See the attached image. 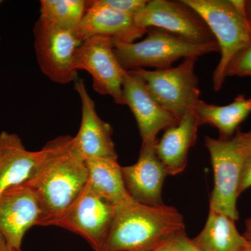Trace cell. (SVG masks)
Wrapping results in <instances>:
<instances>
[{"mask_svg":"<svg viewBox=\"0 0 251 251\" xmlns=\"http://www.w3.org/2000/svg\"><path fill=\"white\" fill-rule=\"evenodd\" d=\"M147 31L137 25L134 18L100 4L98 0L87 1V11L75 29L82 42L94 36H106L114 41L133 43Z\"/></svg>","mask_w":251,"mask_h":251,"instance_id":"obj_15","label":"cell"},{"mask_svg":"<svg viewBox=\"0 0 251 251\" xmlns=\"http://www.w3.org/2000/svg\"><path fill=\"white\" fill-rule=\"evenodd\" d=\"M74 88L80 97L82 105L80 129L73 137L74 149L85 161L89 158L117 161L111 126L99 116L95 103L82 79L77 77L75 79Z\"/></svg>","mask_w":251,"mask_h":251,"instance_id":"obj_12","label":"cell"},{"mask_svg":"<svg viewBox=\"0 0 251 251\" xmlns=\"http://www.w3.org/2000/svg\"><path fill=\"white\" fill-rule=\"evenodd\" d=\"M75 70L88 72L93 80V89L101 95H108L119 105H126L122 82L126 71L117 58L113 39L94 36L84 41L74 59Z\"/></svg>","mask_w":251,"mask_h":251,"instance_id":"obj_9","label":"cell"},{"mask_svg":"<svg viewBox=\"0 0 251 251\" xmlns=\"http://www.w3.org/2000/svg\"><path fill=\"white\" fill-rule=\"evenodd\" d=\"M243 155L242 179L239 194L251 187V130L247 133L237 132Z\"/></svg>","mask_w":251,"mask_h":251,"instance_id":"obj_22","label":"cell"},{"mask_svg":"<svg viewBox=\"0 0 251 251\" xmlns=\"http://www.w3.org/2000/svg\"><path fill=\"white\" fill-rule=\"evenodd\" d=\"M122 90L126 105L129 107L138 124L143 144L156 143L161 130L179 122L157 103L141 79L130 71H126Z\"/></svg>","mask_w":251,"mask_h":251,"instance_id":"obj_13","label":"cell"},{"mask_svg":"<svg viewBox=\"0 0 251 251\" xmlns=\"http://www.w3.org/2000/svg\"><path fill=\"white\" fill-rule=\"evenodd\" d=\"M227 77H251V41L243 50L229 63Z\"/></svg>","mask_w":251,"mask_h":251,"instance_id":"obj_23","label":"cell"},{"mask_svg":"<svg viewBox=\"0 0 251 251\" xmlns=\"http://www.w3.org/2000/svg\"><path fill=\"white\" fill-rule=\"evenodd\" d=\"M42 157V150L29 151L19 135L0 132V200L9 188L30 178Z\"/></svg>","mask_w":251,"mask_h":251,"instance_id":"obj_16","label":"cell"},{"mask_svg":"<svg viewBox=\"0 0 251 251\" xmlns=\"http://www.w3.org/2000/svg\"><path fill=\"white\" fill-rule=\"evenodd\" d=\"M244 251H251V243L249 242V245H248V247L246 248L245 250Z\"/></svg>","mask_w":251,"mask_h":251,"instance_id":"obj_30","label":"cell"},{"mask_svg":"<svg viewBox=\"0 0 251 251\" xmlns=\"http://www.w3.org/2000/svg\"><path fill=\"white\" fill-rule=\"evenodd\" d=\"M146 34L139 42L113 40L115 53L125 71L145 67L168 69L181 58L220 52L216 41L203 44L193 42L156 27L148 28Z\"/></svg>","mask_w":251,"mask_h":251,"instance_id":"obj_4","label":"cell"},{"mask_svg":"<svg viewBox=\"0 0 251 251\" xmlns=\"http://www.w3.org/2000/svg\"><path fill=\"white\" fill-rule=\"evenodd\" d=\"M1 3H2V1H1V0H0V5H1Z\"/></svg>","mask_w":251,"mask_h":251,"instance_id":"obj_31","label":"cell"},{"mask_svg":"<svg viewBox=\"0 0 251 251\" xmlns=\"http://www.w3.org/2000/svg\"><path fill=\"white\" fill-rule=\"evenodd\" d=\"M193 112L198 117L200 126L207 125L219 130L220 138H232L238 127L251 112V97L238 96L228 105H216L200 99Z\"/></svg>","mask_w":251,"mask_h":251,"instance_id":"obj_20","label":"cell"},{"mask_svg":"<svg viewBox=\"0 0 251 251\" xmlns=\"http://www.w3.org/2000/svg\"><path fill=\"white\" fill-rule=\"evenodd\" d=\"M0 41H1V38H0Z\"/></svg>","mask_w":251,"mask_h":251,"instance_id":"obj_32","label":"cell"},{"mask_svg":"<svg viewBox=\"0 0 251 251\" xmlns=\"http://www.w3.org/2000/svg\"><path fill=\"white\" fill-rule=\"evenodd\" d=\"M0 251H22V250L18 251L16 249H12L8 245L7 243L4 240L2 236L0 234Z\"/></svg>","mask_w":251,"mask_h":251,"instance_id":"obj_27","label":"cell"},{"mask_svg":"<svg viewBox=\"0 0 251 251\" xmlns=\"http://www.w3.org/2000/svg\"><path fill=\"white\" fill-rule=\"evenodd\" d=\"M245 14L248 21L251 25V0L245 1Z\"/></svg>","mask_w":251,"mask_h":251,"instance_id":"obj_28","label":"cell"},{"mask_svg":"<svg viewBox=\"0 0 251 251\" xmlns=\"http://www.w3.org/2000/svg\"><path fill=\"white\" fill-rule=\"evenodd\" d=\"M167 244L176 251H202L187 237L185 231L172 238Z\"/></svg>","mask_w":251,"mask_h":251,"instance_id":"obj_25","label":"cell"},{"mask_svg":"<svg viewBox=\"0 0 251 251\" xmlns=\"http://www.w3.org/2000/svg\"><path fill=\"white\" fill-rule=\"evenodd\" d=\"M153 251H176L171 247V246L168 245V244H165L164 245L161 246V247L158 248V249H155Z\"/></svg>","mask_w":251,"mask_h":251,"instance_id":"obj_29","label":"cell"},{"mask_svg":"<svg viewBox=\"0 0 251 251\" xmlns=\"http://www.w3.org/2000/svg\"><path fill=\"white\" fill-rule=\"evenodd\" d=\"M40 4L39 21L64 29H76L87 9L84 0H42Z\"/></svg>","mask_w":251,"mask_h":251,"instance_id":"obj_21","label":"cell"},{"mask_svg":"<svg viewBox=\"0 0 251 251\" xmlns=\"http://www.w3.org/2000/svg\"><path fill=\"white\" fill-rule=\"evenodd\" d=\"M205 146L210 154L214 173L210 209L234 221L239 219L237 201L242 179L243 155L237 134L229 139L206 136Z\"/></svg>","mask_w":251,"mask_h":251,"instance_id":"obj_6","label":"cell"},{"mask_svg":"<svg viewBox=\"0 0 251 251\" xmlns=\"http://www.w3.org/2000/svg\"><path fill=\"white\" fill-rule=\"evenodd\" d=\"M156 143L142 144L138 161L132 166L122 167V176L130 197L136 202L151 206L164 204L162 189L168 175L157 156Z\"/></svg>","mask_w":251,"mask_h":251,"instance_id":"obj_14","label":"cell"},{"mask_svg":"<svg viewBox=\"0 0 251 251\" xmlns=\"http://www.w3.org/2000/svg\"><path fill=\"white\" fill-rule=\"evenodd\" d=\"M85 163L88 172L87 183L99 196L117 208L134 202L126 188L118 161L89 158Z\"/></svg>","mask_w":251,"mask_h":251,"instance_id":"obj_18","label":"cell"},{"mask_svg":"<svg viewBox=\"0 0 251 251\" xmlns=\"http://www.w3.org/2000/svg\"><path fill=\"white\" fill-rule=\"evenodd\" d=\"M199 126L196 114L188 112L176 125L165 130L161 139L157 141L156 154L168 175H176L184 171L188 151L196 144Z\"/></svg>","mask_w":251,"mask_h":251,"instance_id":"obj_17","label":"cell"},{"mask_svg":"<svg viewBox=\"0 0 251 251\" xmlns=\"http://www.w3.org/2000/svg\"><path fill=\"white\" fill-rule=\"evenodd\" d=\"M184 231V218L173 206L134 201L117 208L99 251H153Z\"/></svg>","mask_w":251,"mask_h":251,"instance_id":"obj_2","label":"cell"},{"mask_svg":"<svg viewBox=\"0 0 251 251\" xmlns=\"http://www.w3.org/2000/svg\"><path fill=\"white\" fill-rule=\"evenodd\" d=\"M198 57L185 58L177 67L154 71H130L141 79L157 103L176 119L193 111L200 100L198 79L195 66Z\"/></svg>","mask_w":251,"mask_h":251,"instance_id":"obj_5","label":"cell"},{"mask_svg":"<svg viewBox=\"0 0 251 251\" xmlns=\"http://www.w3.org/2000/svg\"><path fill=\"white\" fill-rule=\"evenodd\" d=\"M134 20L143 29L159 28L193 42L216 41L204 20L182 0L148 1Z\"/></svg>","mask_w":251,"mask_h":251,"instance_id":"obj_10","label":"cell"},{"mask_svg":"<svg viewBox=\"0 0 251 251\" xmlns=\"http://www.w3.org/2000/svg\"><path fill=\"white\" fill-rule=\"evenodd\" d=\"M243 235L247 239L248 242L251 244V218L248 219L246 222L245 232Z\"/></svg>","mask_w":251,"mask_h":251,"instance_id":"obj_26","label":"cell"},{"mask_svg":"<svg viewBox=\"0 0 251 251\" xmlns=\"http://www.w3.org/2000/svg\"><path fill=\"white\" fill-rule=\"evenodd\" d=\"M116 211V206L99 196L87 183L76 199L62 214L50 221L46 226H57L78 234L88 242L94 251H99L105 242Z\"/></svg>","mask_w":251,"mask_h":251,"instance_id":"obj_7","label":"cell"},{"mask_svg":"<svg viewBox=\"0 0 251 251\" xmlns=\"http://www.w3.org/2000/svg\"><path fill=\"white\" fill-rule=\"evenodd\" d=\"M192 241L202 251H244L249 245L238 231L235 221L212 209L204 229Z\"/></svg>","mask_w":251,"mask_h":251,"instance_id":"obj_19","label":"cell"},{"mask_svg":"<svg viewBox=\"0 0 251 251\" xmlns=\"http://www.w3.org/2000/svg\"><path fill=\"white\" fill-rule=\"evenodd\" d=\"M35 193L23 183L6 191L0 200V234L8 245L21 251L25 234L42 218Z\"/></svg>","mask_w":251,"mask_h":251,"instance_id":"obj_11","label":"cell"},{"mask_svg":"<svg viewBox=\"0 0 251 251\" xmlns=\"http://www.w3.org/2000/svg\"><path fill=\"white\" fill-rule=\"evenodd\" d=\"M207 25L218 43L221 59L213 73V87L219 92L229 63L251 41V25L245 14V1L182 0Z\"/></svg>","mask_w":251,"mask_h":251,"instance_id":"obj_3","label":"cell"},{"mask_svg":"<svg viewBox=\"0 0 251 251\" xmlns=\"http://www.w3.org/2000/svg\"><path fill=\"white\" fill-rule=\"evenodd\" d=\"M33 33L36 59L43 74L62 85L75 80L77 71L74 59L82 43L75 29L52 27L38 20Z\"/></svg>","mask_w":251,"mask_h":251,"instance_id":"obj_8","label":"cell"},{"mask_svg":"<svg viewBox=\"0 0 251 251\" xmlns=\"http://www.w3.org/2000/svg\"><path fill=\"white\" fill-rule=\"evenodd\" d=\"M42 159L24 182L35 193L43 216L37 226H46L70 205L88 181L85 160L75 151L73 137L59 136L46 144Z\"/></svg>","mask_w":251,"mask_h":251,"instance_id":"obj_1","label":"cell"},{"mask_svg":"<svg viewBox=\"0 0 251 251\" xmlns=\"http://www.w3.org/2000/svg\"><path fill=\"white\" fill-rule=\"evenodd\" d=\"M100 4L108 6L134 18L146 6L148 0H98Z\"/></svg>","mask_w":251,"mask_h":251,"instance_id":"obj_24","label":"cell"}]
</instances>
